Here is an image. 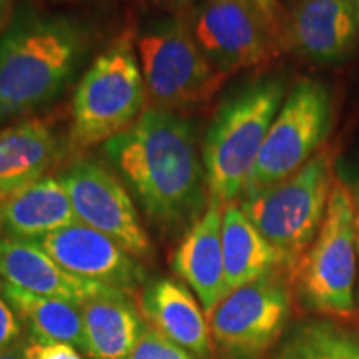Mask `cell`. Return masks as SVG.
<instances>
[{
	"mask_svg": "<svg viewBox=\"0 0 359 359\" xmlns=\"http://www.w3.org/2000/svg\"><path fill=\"white\" fill-rule=\"evenodd\" d=\"M358 172H359V168H358ZM354 185H359V173H358V177H356V180H354Z\"/></svg>",
	"mask_w": 359,
	"mask_h": 359,
	"instance_id": "31",
	"label": "cell"
},
{
	"mask_svg": "<svg viewBox=\"0 0 359 359\" xmlns=\"http://www.w3.org/2000/svg\"><path fill=\"white\" fill-rule=\"evenodd\" d=\"M0 359H27L25 346H17V343L12 344L11 348L0 351Z\"/></svg>",
	"mask_w": 359,
	"mask_h": 359,
	"instance_id": "26",
	"label": "cell"
},
{
	"mask_svg": "<svg viewBox=\"0 0 359 359\" xmlns=\"http://www.w3.org/2000/svg\"><path fill=\"white\" fill-rule=\"evenodd\" d=\"M142 314L150 326L195 358L212 356V331L203 308L182 283L161 278L145 286Z\"/></svg>",
	"mask_w": 359,
	"mask_h": 359,
	"instance_id": "16",
	"label": "cell"
},
{
	"mask_svg": "<svg viewBox=\"0 0 359 359\" xmlns=\"http://www.w3.org/2000/svg\"><path fill=\"white\" fill-rule=\"evenodd\" d=\"M148 92L132 35L122 34L80 79L72 98L70 143L87 150L107 143L137 122Z\"/></svg>",
	"mask_w": 359,
	"mask_h": 359,
	"instance_id": "5",
	"label": "cell"
},
{
	"mask_svg": "<svg viewBox=\"0 0 359 359\" xmlns=\"http://www.w3.org/2000/svg\"><path fill=\"white\" fill-rule=\"evenodd\" d=\"M148 98L170 111L198 109L217 95L228 75L206 58L183 19L165 20L138 39Z\"/></svg>",
	"mask_w": 359,
	"mask_h": 359,
	"instance_id": "7",
	"label": "cell"
},
{
	"mask_svg": "<svg viewBox=\"0 0 359 359\" xmlns=\"http://www.w3.org/2000/svg\"><path fill=\"white\" fill-rule=\"evenodd\" d=\"M286 50L316 64L344 60L356 40L353 0H288L281 6Z\"/></svg>",
	"mask_w": 359,
	"mask_h": 359,
	"instance_id": "13",
	"label": "cell"
},
{
	"mask_svg": "<svg viewBox=\"0 0 359 359\" xmlns=\"http://www.w3.org/2000/svg\"><path fill=\"white\" fill-rule=\"evenodd\" d=\"M27 359H82L75 346L57 341H32L25 346Z\"/></svg>",
	"mask_w": 359,
	"mask_h": 359,
	"instance_id": "24",
	"label": "cell"
},
{
	"mask_svg": "<svg viewBox=\"0 0 359 359\" xmlns=\"http://www.w3.org/2000/svg\"><path fill=\"white\" fill-rule=\"evenodd\" d=\"M0 293L37 341H57L88 351L79 304L29 293L4 281H0Z\"/></svg>",
	"mask_w": 359,
	"mask_h": 359,
	"instance_id": "21",
	"label": "cell"
},
{
	"mask_svg": "<svg viewBox=\"0 0 359 359\" xmlns=\"http://www.w3.org/2000/svg\"><path fill=\"white\" fill-rule=\"evenodd\" d=\"M37 243L62 268L83 280L133 293L145 281L140 263L111 238L83 223H74Z\"/></svg>",
	"mask_w": 359,
	"mask_h": 359,
	"instance_id": "12",
	"label": "cell"
},
{
	"mask_svg": "<svg viewBox=\"0 0 359 359\" xmlns=\"http://www.w3.org/2000/svg\"><path fill=\"white\" fill-rule=\"evenodd\" d=\"M20 323L17 313L0 293V351L11 348L20 336Z\"/></svg>",
	"mask_w": 359,
	"mask_h": 359,
	"instance_id": "25",
	"label": "cell"
},
{
	"mask_svg": "<svg viewBox=\"0 0 359 359\" xmlns=\"http://www.w3.org/2000/svg\"><path fill=\"white\" fill-rule=\"evenodd\" d=\"M356 15H358V22H359V0H356Z\"/></svg>",
	"mask_w": 359,
	"mask_h": 359,
	"instance_id": "30",
	"label": "cell"
},
{
	"mask_svg": "<svg viewBox=\"0 0 359 359\" xmlns=\"http://www.w3.org/2000/svg\"><path fill=\"white\" fill-rule=\"evenodd\" d=\"M333 122L330 88L318 80H299L281 103L245 183L243 196L276 185L306 165L326 142Z\"/></svg>",
	"mask_w": 359,
	"mask_h": 359,
	"instance_id": "9",
	"label": "cell"
},
{
	"mask_svg": "<svg viewBox=\"0 0 359 359\" xmlns=\"http://www.w3.org/2000/svg\"><path fill=\"white\" fill-rule=\"evenodd\" d=\"M80 223L103 233L132 257L151 253V243L132 196L100 163L80 160L60 175Z\"/></svg>",
	"mask_w": 359,
	"mask_h": 359,
	"instance_id": "11",
	"label": "cell"
},
{
	"mask_svg": "<svg viewBox=\"0 0 359 359\" xmlns=\"http://www.w3.org/2000/svg\"><path fill=\"white\" fill-rule=\"evenodd\" d=\"M285 92L281 79H259L233 92L215 111L201 147V160L210 196L223 205L243 195Z\"/></svg>",
	"mask_w": 359,
	"mask_h": 359,
	"instance_id": "3",
	"label": "cell"
},
{
	"mask_svg": "<svg viewBox=\"0 0 359 359\" xmlns=\"http://www.w3.org/2000/svg\"><path fill=\"white\" fill-rule=\"evenodd\" d=\"M354 195V230H356V250L359 257V185L353 188Z\"/></svg>",
	"mask_w": 359,
	"mask_h": 359,
	"instance_id": "27",
	"label": "cell"
},
{
	"mask_svg": "<svg viewBox=\"0 0 359 359\" xmlns=\"http://www.w3.org/2000/svg\"><path fill=\"white\" fill-rule=\"evenodd\" d=\"M105 155L161 231L190 228L208 206L195 127L177 111L148 107L132 127L105 143Z\"/></svg>",
	"mask_w": 359,
	"mask_h": 359,
	"instance_id": "1",
	"label": "cell"
},
{
	"mask_svg": "<svg viewBox=\"0 0 359 359\" xmlns=\"http://www.w3.org/2000/svg\"><path fill=\"white\" fill-rule=\"evenodd\" d=\"M356 264L354 195L336 178L320 231L293 275L306 306L327 314L351 313Z\"/></svg>",
	"mask_w": 359,
	"mask_h": 359,
	"instance_id": "8",
	"label": "cell"
},
{
	"mask_svg": "<svg viewBox=\"0 0 359 359\" xmlns=\"http://www.w3.org/2000/svg\"><path fill=\"white\" fill-rule=\"evenodd\" d=\"M60 145L45 120H22L0 130V203L47 177Z\"/></svg>",
	"mask_w": 359,
	"mask_h": 359,
	"instance_id": "17",
	"label": "cell"
},
{
	"mask_svg": "<svg viewBox=\"0 0 359 359\" xmlns=\"http://www.w3.org/2000/svg\"><path fill=\"white\" fill-rule=\"evenodd\" d=\"M127 359H198L183 349L173 341H170L167 336H163L160 331H156L154 326L145 323L140 339L137 341L132 353Z\"/></svg>",
	"mask_w": 359,
	"mask_h": 359,
	"instance_id": "23",
	"label": "cell"
},
{
	"mask_svg": "<svg viewBox=\"0 0 359 359\" xmlns=\"http://www.w3.org/2000/svg\"><path fill=\"white\" fill-rule=\"evenodd\" d=\"M290 290L273 271L228 293L208 314L212 339L224 356L253 359L271 346L290 316Z\"/></svg>",
	"mask_w": 359,
	"mask_h": 359,
	"instance_id": "10",
	"label": "cell"
},
{
	"mask_svg": "<svg viewBox=\"0 0 359 359\" xmlns=\"http://www.w3.org/2000/svg\"><path fill=\"white\" fill-rule=\"evenodd\" d=\"M280 359H303V358H299V356H298V354H296V353H293V351H291V349H288V351H286L285 354H283V356H281Z\"/></svg>",
	"mask_w": 359,
	"mask_h": 359,
	"instance_id": "29",
	"label": "cell"
},
{
	"mask_svg": "<svg viewBox=\"0 0 359 359\" xmlns=\"http://www.w3.org/2000/svg\"><path fill=\"white\" fill-rule=\"evenodd\" d=\"M8 2H11V0H0V20H2L4 13H6V11H7Z\"/></svg>",
	"mask_w": 359,
	"mask_h": 359,
	"instance_id": "28",
	"label": "cell"
},
{
	"mask_svg": "<svg viewBox=\"0 0 359 359\" xmlns=\"http://www.w3.org/2000/svg\"><path fill=\"white\" fill-rule=\"evenodd\" d=\"M79 223L60 178L43 177L0 203V235L32 240Z\"/></svg>",
	"mask_w": 359,
	"mask_h": 359,
	"instance_id": "18",
	"label": "cell"
},
{
	"mask_svg": "<svg viewBox=\"0 0 359 359\" xmlns=\"http://www.w3.org/2000/svg\"><path fill=\"white\" fill-rule=\"evenodd\" d=\"M83 52V35L69 20L17 13L0 37V125L57 98Z\"/></svg>",
	"mask_w": 359,
	"mask_h": 359,
	"instance_id": "2",
	"label": "cell"
},
{
	"mask_svg": "<svg viewBox=\"0 0 359 359\" xmlns=\"http://www.w3.org/2000/svg\"><path fill=\"white\" fill-rule=\"evenodd\" d=\"M223 208L222 201L210 196L203 215L188 228L172 259L173 271L195 291L206 316L226 296L222 243Z\"/></svg>",
	"mask_w": 359,
	"mask_h": 359,
	"instance_id": "15",
	"label": "cell"
},
{
	"mask_svg": "<svg viewBox=\"0 0 359 359\" xmlns=\"http://www.w3.org/2000/svg\"><path fill=\"white\" fill-rule=\"evenodd\" d=\"M334 172L333 150L321 148L298 172L241 200V210L278 251L291 278L325 219Z\"/></svg>",
	"mask_w": 359,
	"mask_h": 359,
	"instance_id": "4",
	"label": "cell"
},
{
	"mask_svg": "<svg viewBox=\"0 0 359 359\" xmlns=\"http://www.w3.org/2000/svg\"><path fill=\"white\" fill-rule=\"evenodd\" d=\"M0 280L29 293L80 304L111 286L72 275L32 240L0 236Z\"/></svg>",
	"mask_w": 359,
	"mask_h": 359,
	"instance_id": "14",
	"label": "cell"
},
{
	"mask_svg": "<svg viewBox=\"0 0 359 359\" xmlns=\"http://www.w3.org/2000/svg\"><path fill=\"white\" fill-rule=\"evenodd\" d=\"M290 349L303 359H359L358 341L327 325L313 326Z\"/></svg>",
	"mask_w": 359,
	"mask_h": 359,
	"instance_id": "22",
	"label": "cell"
},
{
	"mask_svg": "<svg viewBox=\"0 0 359 359\" xmlns=\"http://www.w3.org/2000/svg\"><path fill=\"white\" fill-rule=\"evenodd\" d=\"M191 30L206 58L224 75L264 67L286 50L278 0H206Z\"/></svg>",
	"mask_w": 359,
	"mask_h": 359,
	"instance_id": "6",
	"label": "cell"
},
{
	"mask_svg": "<svg viewBox=\"0 0 359 359\" xmlns=\"http://www.w3.org/2000/svg\"><path fill=\"white\" fill-rule=\"evenodd\" d=\"M222 243L226 294L276 269H283L278 251L235 201L223 208Z\"/></svg>",
	"mask_w": 359,
	"mask_h": 359,
	"instance_id": "20",
	"label": "cell"
},
{
	"mask_svg": "<svg viewBox=\"0 0 359 359\" xmlns=\"http://www.w3.org/2000/svg\"><path fill=\"white\" fill-rule=\"evenodd\" d=\"M79 308L90 356L93 359H127L147 323L128 293L109 288L80 303Z\"/></svg>",
	"mask_w": 359,
	"mask_h": 359,
	"instance_id": "19",
	"label": "cell"
}]
</instances>
